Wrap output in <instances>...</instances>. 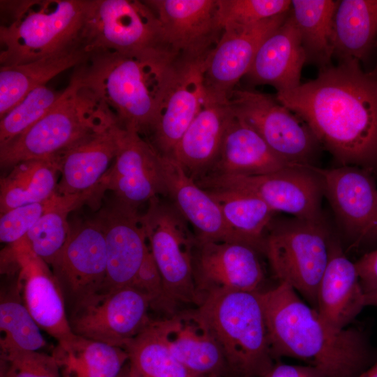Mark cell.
Segmentation results:
<instances>
[{"instance_id":"obj_37","label":"cell","mask_w":377,"mask_h":377,"mask_svg":"<svg viewBox=\"0 0 377 377\" xmlns=\"http://www.w3.org/2000/svg\"><path fill=\"white\" fill-rule=\"evenodd\" d=\"M41 329L24 304L17 288L0 302L1 353L40 351L46 345Z\"/></svg>"},{"instance_id":"obj_17","label":"cell","mask_w":377,"mask_h":377,"mask_svg":"<svg viewBox=\"0 0 377 377\" xmlns=\"http://www.w3.org/2000/svg\"><path fill=\"white\" fill-rule=\"evenodd\" d=\"M98 186L101 193L111 191L117 200L135 207L166 195L160 153L140 134L121 126L116 156Z\"/></svg>"},{"instance_id":"obj_21","label":"cell","mask_w":377,"mask_h":377,"mask_svg":"<svg viewBox=\"0 0 377 377\" xmlns=\"http://www.w3.org/2000/svg\"><path fill=\"white\" fill-rule=\"evenodd\" d=\"M205 59L182 57L175 77L158 108L151 132L154 147L163 156H172L201 108L205 97Z\"/></svg>"},{"instance_id":"obj_4","label":"cell","mask_w":377,"mask_h":377,"mask_svg":"<svg viewBox=\"0 0 377 377\" xmlns=\"http://www.w3.org/2000/svg\"><path fill=\"white\" fill-rule=\"evenodd\" d=\"M88 3L1 1V66L28 63L79 43Z\"/></svg>"},{"instance_id":"obj_41","label":"cell","mask_w":377,"mask_h":377,"mask_svg":"<svg viewBox=\"0 0 377 377\" xmlns=\"http://www.w3.org/2000/svg\"><path fill=\"white\" fill-rule=\"evenodd\" d=\"M51 198L43 202L19 206L1 214V242L12 244L23 239L43 214Z\"/></svg>"},{"instance_id":"obj_5","label":"cell","mask_w":377,"mask_h":377,"mask_svg":"<svg viewBox=\"0 0 377 377\" xmlns=\"http://www.w3.org/2000/svg\"><path fill=\"white\" fill-rule=\"evenodd\" d=\"M117 121L102 100L71 77L52 109L24 133L0 147L1 167L54 156Z\"/></svg>"},{"instance_id":"obj_22","label":"cell","mask_w":377,"mask_h":377,"mask_svg":"<svg viewBox=\"0 0 377 377\" xmlns=\"http://www.w3.org/2000/svg\"><path fill=\"white\" fill-rule=\"evenodd\" d=\"M151 323L172 354L195 375L216 377L227 367L216 338L198 309Z\"/></svg>"},{"instance_id":"obj_38","label":"cell","mask_w":377,"mask_h":377,"mask_svg":"<svg viewBox=\"0 0 377 377\" xmlns=\"http://www.w3.org/2000/svg\"><path fill=\"white\" fill-rule=\"evenodd\" d=\"M64 91H56L46 85L31 91L0 120V147L31 127L57 104Z\"/></svg>"},{"instance_id":"obj_14","label":"cell","mask_w":377,"mask_h":377,"mask_svg":"<svg viewBox=\"0 0 377 377\" xmlns=\"http://www.w3.org/2000/svg\"><path fill=\"white\" fill-rule=\"evenodd\" d=\"M49 266L61 288L67 311L102 289L107 269L105 234L97 218L71 228Z\"/></svg>"},{"instance_id":"obj_23","label":"cell","mask_w":377,"mask_h":377,"mask_svg":"<svg viewBox=\"0 0 377 377\" xmlns=\"http://www.w3.org/2000/svg\"><path fill=\"white\" fill-rule=\"evenodd\" d=\"M166 195L200 242H235L220 208L209 193L201 188L172 158L160 154Z\"/></svg>"},{"instance_id":"obj_20","label":"cell","mask_w":377,"mask_h":377,"mask_svg":"<svg viewBox=\"0 0 377 377\" xmlns=\"http://www.w3.org/2000/svg\"><path fill=\"white\" fill-rule=\"evenodd\" d=\"M98 219L104 230L107 254L106 276L101 290L131 286L149 249L138 207L116 200L101 211Z\"/></svg>"},{"instance_id":"obj_3","label":"cell","mask_w":377,"mask_h":377,"mask_svg":"<svg viewBox=\"0 0 377 377\" xmlns=\"http://www.w3.org/2000/svg\"><path fill=\"white\" fill-rule=\"evenodd\" d=\"M181 59L167 47L98 52L89 54L71 77L102 100L121 126L140 134L152 131Z\"/></svg>"},{"instance_id":"obj_42","label":"cell","mask_w":377,"mask_h":377,"mask_svg":"<svg viewBox=\"0 0 377 377\" xmlns=\"http://www.w3.org/2000/svg\"><path fill=\"white\" fill-rule=\"evenodd\" d=\"M131 286L148 295L151 307L168 310L161 275L149 246Z\"/></svg>"},{"instance_id":"obj_24","label":"cell","mask_w":377,"mask_h":377,"mask_svg":"<svg viewBox=\"0 0 377 377\" xmlns=\"http://www.w3.org/2000/svg\"><path fill=\"white\" fill-rule=\"evenodd\" d=\"M120 126L117 121L57 154L60 167L57 194L80 193L98 185L116 156Z\"/></svg>"},{"instance_id":"obj_2","label":"cell","mask_w":377,"mask_h":377,"mask_svg":"<svg viewBox=\"0 0 377 377\" xmlns=\"http://www.w3.org/2000/svg\"><path fill=\"white\" fill-rule=\"evenodd\" d=\"M258 295L273 357L304 361L325 377H356L371 365L370 346L362 331L334 328L288 284L279 282Z\"/></svg>"},{"instance_id":"obj_6","label":"cell","mask_w":377,"mask_h":377,"mask_svg":"<svg viewBox=\"0 0 377 377\" xmlns=\"http://www.w3.org/2000/svg\"><path fill=\"white\" fill-rule=\"evenodd\" d=\"M239 377H262L273 366L267 327L258 292H217L198 306Z\"/></svg>"},{"instance_id":"obj_18","label":"cell","mask_w":377,"mask_h":377,"mask_svg":"<svg viewBox=\"0 0 377 377\" xmlns=\"http://www.w3.org/2000/svg\"><path fill=\"white\" fill-rule=\"evenodd\" d=\"M256 251L239 242L196 239L193 274L200 302L213 293L261 291L265 275Z\"/></svg>"},{"instance_id":"obj_33","label":"cell","mask_w":377,"mask_h":377,"mask_svg":"<svg viewBox=\"0 0 377 377\" xmlns=\"http://www.w3.org/2000/svg\"><path fill=\"white\" fill-rule=\"evenodd\" d=\"M206 191L219 205L235 241L263 251L265 236L275 212L248 192L227 188Z\"/></svg>"},{"instance_id":"obj_32","label":"cell","mask_w":377,"mask_h":377,"mask_svg":"<svg viewBox=\"0 0 377 377\" xmlns=\"http://www.w3.org/2000/svg\"><path fill=\"white\" fill-rule=\"evenodd\" d=\"M0 180V212L45 201L57 191L60 167L57 155L20 162Z\"/></svg>"},{"instance_id":"obj_34","label":"cell","mask_w":377,"mask_h":377,"mask_svg":"<svg viewBox=\"0 0 377 377\" xmlns=\"http://www.w3.org/2000/svg\"><path fill=\"white\" fill-rule=\"evenodd\" d=\"M337 1L292 0L290 13L299 31L306 64L319 69L332 65L333 20Z\"/></svg>"},{"instance_id":"obj_46","label":"cell","mask_w":377,"mask_h":377,"mask_svg":"<svg viewBox=\"0 0 377 377\" xmlns=\"http://www.w3.org/2000/svg\"><path fill=\"white\" fill-rule=\"evenodd\" d=\"M356 377H377V361Z\"/></svg>"},{"instance_id":"obj_48","label":"cell","mask_w":377,"mask_h":377,"mask_svg":"<svg viewBox=\"0 0 377 377\" xmlns=\"http://www.w3.org/2000/svg\"><path fill=\"white\" fill-rule=\"evenodd\" d=\"M376 48L377 49V41L376 44ZM371 77L374 78V81L377 84V64L376 65V67L374 68V71L369 73Z\"/></svg>"},{"instance_id":"obj_7","label":"cell","mask_w":377,"mask_h":377,"mask_svg":"<svg viewBox=\"0 0 377 377\" xmlns=\"http://www.w3.org/2000/svg\"><path fill=\"white\" fill-rule=\"evenodd\" d=\"M332 238L325 221L294 217L272 222L264 239L263 251L279 282L288 284L315 309Z\"/></svg>"},{"instance_id":"obj_30","label":"cell","mask_w":377,"mask_h":377,"mask_svg":"<svg viewBox=\"0 0 377 377\" xmlns=\"http://www.w3.org/2000/svg\"><path fill=\"white\" fill-rule=\"evenodd\" d=\"M377 0L337 1L333 20V58L363 61L376 47Z\"/></svg>"},{"instance_id":"obj_25","label":"cell","mask_w":377,"mask_h":377,"mask_svg":"<svg viewBox=\"0 0 377 377\" xmlns=\"http://www.w3.org/2000/svg\"><path fill=\"white\" fill-rule=\"evenodd\" d=\"M364 295L355 263L332 237L329 260L318 288L316 309L332 327L343 330L365 307Z\"/></svg>"},{"instance_id":"obj_45","label":"cell","mask_w":377,"mask_h":377,"mask_svg":"<svg viewBox=\"0 0 377 377\" xmlns=\"http://www.w3.org/2000/svg\"><path fill=\"white\" fill-rule=\"evenodd\" d=\"M364 304L365 306L377 307V290L365 293Z\"/></svg>"},{"instance_id":"obj_9","label":"cell","mask_w":377,"mask_h":377,"mask_svg":"<svg viewBox=\"0 0 377 377\" xmlns=\"http://www.w3.org/2000/svg\"><path fill=\"white\" fill-rule=\"evenodd\" d=\"M80 41L89 54L170 48L156 14L138 0H89Z\"/></svg>"},{"instance_id":"obj_27","label":"cell","mask_w":377,"mask_h":377,"mask_svg":"<svg viewBox=\"0 0 377 377\" xmlns=\"http://www.w3.org/2000/svg\"><path fill=\"white\" fill-rule=\"evenodd\" d=\"M228 101L205 97L201 108L175 147L172 156L194 180L215 162L233 117Z\"/></svg>"},{"instance_id":"obj_13","label":"cell","mask_w":377,"mask_h":377,"mask_svg":"<svg viewBox=\"0 0 377 377\" xmlns=\"http://www.w3.org/2000/svg\"><path fill=\"white\" fill-rule=\"evenodd\" d=\"M341 230L355 246L377 240V186L371 172L353 166H315Z\"/></svg>"},{"instance_id":"obj_10","label":"cell","mask_w":377,"mask_h":377,"mask_svg":"<svg viewBox=\"0 0 377 377\" xmlns=\"http://www.w3.org/2000/svg\"><path fill=\"white\" fill-rule=\"evenodd\" d=\"M236 118L256 132L287 162L314 165L320 145L307 125L276 96L235 89L228 99Z\"/></svg>"},{"instance_id":"obj_40","label":"cell","mask_w":377,"mask_h":377,"mask_svg":"<svg viewBox=\"0 0 377 377\" xmlns=\"http://www.w3.org/2000/svg\"><path fill=\"white\" fill-rule=\"evenodd\" d=\"M1 377H61L53 356L41 351L1 353Z\"/></svg>"},{"instance_id":"obj_39","label":"cell","mask_w":377,"mask_h":377,"mask_svg":"<svg viewBox=\"0 0 377 377\" xmlns=\"http://www.w3.org/2000/svg\"><path fill=\"white\" fill-rule=\"evenodd\" d=\"M223 28L227 24L249 25L288 12L289 0H217Z\"/></svg>"},{"instance_id":"obj_36","label":"cell","mask_w":377,"mask_h":377,"mask_svg":"<svg viewBox=\"0 0 377 377\" xmlns=\"http://www.w3.org/2000/svg\"><path fill=\"white\" fill-rule=\"evenodd\" d=\"M151 321L124 346L130 370L138 377H199L172 354Z\"/></svg>"},{"instance_id":"obj_26","label":"cell","mask_w":377,"mask_h":377,"mask_svg":"<svg viewBox=\"0 0 377 377\" xmlns=\"http://www.w3.org/2000/svg\"><path fill=\"white\" fill-rule=\"evenodd\" d=\"M306 57L290 10L284 22L262 43L246 74L255 84H269L276 93L301 84Z\"/></svg>"},{"instance_id":"obj_31","label":"cell","mask_w":377,"mask_h":377,"mask_svg":"<svg viewBox=\"0 0 377 377\" xmlns=\"http://www.w3.org/2000/svg\"><path fill=\"white\" fill-rule=\"evenodd\" d=\"M52 355L61 377H118L128 362L124 348L77 335L57 343Z\"/></svg>"},{"instance_id":"obj_15","label":"cell","mask_w":377,"mask_h":377,"mask_svg":"<svg viewBox=\"0 0 377 377\" xmlns=\"http://www.w3.org/2000/svg\"><path fill=\"white\" fill-rule=\"evenodd\" d=\"M9 245L1 255L19 272L16 288L31 316L57 343L73 338L63 293L50 266L23 239Z\"/></svg>"},{"instance_id":"obj_28","label":"cell","mask_w":377,"mask_h":377,"mask_svg":"<svg viewBox=\"0 0 377 377\" xmlns=\"http://www.w3.org/2000/svg\"><path fill=\"white\" fill-rule=\"evenodd\" d=\"M293 166L298 165L281 158L256 132L233 115L219 155L205 175H264Z\"/></svg>"},{"instance_id":"obj_8","label":"cell","mask_w":377,"mask_h":377,"mask_svg":"<svg viewBox=\"0 0 377 377\" xmlns=\"http://www.w3.org/2000/svg\"><path fill=\"white\" fill-rule=\"evenodd\" d=\"M149 249L161 275L168 310L177 303L200 300L193 274L196 237L171 202L151 200L141 215Z\"/></svg>"},{"instance_id":"obj_35","label":"cell","mask_w":377,"mask_h":377,"mask_svg":"<svg viewBox=\"0 0 377 377\" xmlns=\"http://www.w3.org/2000/svg\"><path fill=\"white\" fill-rule=\"evenodd\" d=\"M98 193V185L80 193L62 195L55 193L43 214L23 238L31 250L49 265L69 235L68 214Z\"/></svg>"},{"instance_id":"obj_44","label":"cell","mask_w":377,"mask_h":377,"mask_svg":"<svg viewBox=\"0 0 377 377\" xmlns=\"http://www.w3.org/2000/svg\"><path fill=\"white\" fill-rule=\"evenodd\" d=\"M262 377H325L322 372L310 365L276 364Z\"/></svg>"},{"instance_id":"obj_29","label":"cell","mask_w":377,"mask_h":377,"mask_svg":"<svg viewBox=\"0 0 377 377\" xmlns=\"http://www.w3.org/2000/svg\"><path fill=\"white\" fill-rule=\"evenodd\" d=\"M89 54L81 43L62 51L22 64L0 66V118L31 91L46 85L59 73L87 61Z\"/></svg>"},{"instance_id":"obj_19","label":"cell","mask_w":377,"mask_h":377,"mask_svg":"<svg viewBox=\"0 0 377 377\" xmlns=\"http://www.w3.org/2000/svg\"><path fill=\"white\" fill-rule=\"evenodd\" d=\"M145 2L156 14L166 44L182 57H207L222 35L217 0Z\"/></svg>"},{"instance_id":"obj_11","label":"cell","mask_w":377,"mask_h":377,"mask_svg":"<svg viewBox=\"0 0 377 377\" xmlns=\"http://www.w3.org/2000/svg\"><path fill=\"white\" fill-rule=\"evenodd\" d=\"M314 167L293 166L256 175H207L194 181L206 190L227 188L248 192L260 198L274 212L323 222V190Z\"/></svg>"},{"instance_id":"obj_1","label":"cell","mask_w":377,"mask_h":377,"mask_svg":"<svg viewBox=\"0 0 377 377\" xmlns=\"http://www.w3.org/2000/svg\"><path fill=\"white\" fill-rule=\"evenodd\" d=\"M275 96L341 165L377 170V84L358 61L319 69L316 78Z\"/></svg>"},{"instance_id":"obj_47","label":"cell","mask_w":377,"mask_h":377,"mask_svg":"<svg viewBox=\"0 0 377 377\" xmlns=\"http://www.w3.org/2000/svg\"><path fill=\"white\" fill-rule=\"evenodd\" d=\"M118 377H138L129 369L128 363L124 367Z\"/></svg>"},{"instance_id":"obj_12","label":"cell","mask_w":377,"mask_h":377,"mask_svg":"<svg viewBox=\"0 0 377 377\" xmlns=\"http://www.w3.org/2000/svg\"><path fill=\"white\" fill-rule=\"evenodd\" d=\"M150 297L128 286L101 290L68 311L73 332L77 336L124 348L151 321Z\"/></svg>"},{"instance_id":"obj_16","label":"cell","mask_w":377,"mask_h":377,"mask_svg":"<svg viewBox=\"0 0 377 377\" xmlns=\"http://www.w3.org/2000/svg\"><path fill=\"white\" fill-rule=\"evenodd\" d=\"M290 10L253 24L223 27L219 40L204 62L206 97L228 101L235 85L248 73L262 43L284 22Z\"/></svg>"},{"instance_id":"obj_43","label":"cell","mask_w":377,"mask_h":377,"mask_svg":"<svg viewBox=\"0 0 377 377\" xmlns=\"http://www.w3.org/2000/svg\"><path fill=\"white\" fill-rule=\"evenodd\" d=\"M355 263L364 293L377 290V249L367 252Z\"/></svg>"}]
</instances>
